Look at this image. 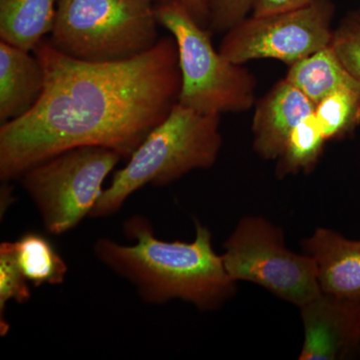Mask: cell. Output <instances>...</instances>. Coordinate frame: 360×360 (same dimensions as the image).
<instances>
[{"label": "cell", "mask_w": 360, "mask_h": 360, "mask_svg": "<svg viewBox=\"0 0 360 360\" xmlns=\"http://www.w3.org/2000/svg\"><path fill=\"white\" fill-rule=\"evenodd\" d=\"M32 52L44 68V92L30 112L0 127L2 181L79 146H103L129 158L179 103L181 72L172 35L113 63L70 58L47 37Z\"/></svg>", "instance_id": "6da1fadb"}, {"label": "cell", "mask_w": 360, "mask_h": 360, "mask_svg": "<svg viewBox=\"0 0 360 360\" xmlns=\"http://www.w3.org/2000/svg\"><path fill=\"white\" fill-rule=\"evenodd\" d=\"M124 232L134 245L99 238L94 252L101 262L129 279L146 302L181 300L212 310L236 292V283L227 274L221 255L213 250L212 232L200 222H195L193 243L160 240L148 220L139 215L125 222Z\"/></svg>", "instance_id": "7a4b0ae2"}, {"label": "cell", "mask_w": 360, "mask_h": 360, "mask_svg": "<svg viewBox=\"0 0 360 360\" xmlns=\"http://www.w3.org/2000/svg\"><path fill=\"white\" fill-rule=\"evenodd\" d=\"M222 146L220 115L175 104L144 139L122 169L113 175L89 217H108L146 184L162 186L195 169L214 165Z\"/></svg>", "instance_id": "3957f363"}, {"label": "cell", "mask_w": 360, "mask_h": 360, "mask_svg": "<svg viewBox=\"0 0 360 360\" xmlns=\"http://www.w3.org/2000/svg\"><path fill=\"white\" fill-rule=\"evenodd\" d=\"M158 25L150 0H59L47 39L78 60L113 63L153 49Z\"/></svg>", "instance_id": "277c9868"}, {"label": "cell", "mask_w": 360, "mask_h": 360, "mask_svg": "<svg viewBox=\"0 0 360 360\" xmlns=\"http://www.w3.org/2000/svg\"><path fill=\"white\" fill-rule=\"evenodd\" d=\"M156 18L174 37L179 51V103L205 113L243 112L255 104L257 80L245 65L232 63L213 47L210 30L175 0L156 4Z\"/></svg>", "instance_id": "5b68a950"}, {"label": "cell", "mask_w": 360, "mask_h": 360, "mask_svg": "<svg viewBox=\"0 0 360 360\" xmlns=\"http://www.w3.org/2000/svg\"><path fill=\"white\" fill-rule=\"evenodd\" d=\"M224 248V267L236 283L257 284L298 309L321 292L314 260L290 250L281 229L264 217L239 220Z\"/></svg>", "instance_id": "8992f818"}, {"label": "cell", "mask_w": 360, "mask_h": 360, "mask_svg": "<svg viewBox=\"0 0 360 360\" xmlns=\"http://www.w3.org/2000/svg\"><path fill=\"white\" fill-rule=\"evenodd\" d=\"M122 158L103 146H79L26 170L21 184L47 231L65 233L90 215L104 191V180Z\"/></svg>", "instance_id": "52a82bcc"}, {"label": "cell", "mask_w": 360, "mask_h": 360, "mask_svg": "<svg viewBox=\"0 0 360 360\" xmlns=\"http://www.w3.org/2000/svg\"><path fill=\"white\" fill-rule=\"evenodd\" d=\"M335 6L314 0L295 11L248 16L224 33L219 51L232 63L276 59L288 66L328 46Z\"/></svg>", "instance_id": "ba28073f"}, {"label": "cell", "mask_w": 360, "mask_h": 360, "mask_svg": "<svg viewBox=\"0 0 360 360\" xmlns=\"http://www.w3.org/2000/svg\"><path fill=\"white\" fill-rule=\"evenodd\" d=\"M304 338L300 360H345L359 354L360 307L321 292L300 307Z\"/></svg>", "instance_id": "9c48e42d"}, {"label": "cell", "mask_w": 360, "mask_h": 360, "mask_svg": "<svg viewBox=\"0 0 360 360\" xmlns=\"http://www.w3.org/2000/svg\"><path fill=\"white\" fill-rule=\"evenodd\" d=\"M302 246L314 260L322 292L360 307V239L317 227Z\"/></svg>", "instance_id": "30bf717a"}, {"label": "cell", "mask_w": 360, "mask_h": 360, "mask_svg": "<svg viewBox=\"0 0 360 360\" xmlns=\"http://www.w3.org/2000/svg\"><path fill=\"white\" fill-rule=\"evenodd\" d=\"M315 104L283 78L255 105L252 118L253 149L264 160L283 153L293 129L314 112Z\"/></svg>", "instance_id": "8fae6325"}, {"label": "cell", "mask_w": 360, "mask_h": 360, "mask_svg": "<svg viewBox=\"0 0 360 360\" xmlns=\"http://www.w3.org/2000/svg\"><path fill=\"white\" fill-rule=\"evenodd\" d=\"M44 70L30 51L0 41V122L22 117L34 108L44 89Z\"/></svg>", "instance_id": "7c38bea8"}, {"label": "cell", "mask_w": 360, "mask_h": 360, "mask_svg": "<svg viewBox=\"0 0 360 360\" xmlns=\"http://www.w3.org/2000/svg\"><path fill=\"white\" fill-rule=\"evenodd\" d=\"M59 0H0V39L33 51L51 33Z\"/></svg>", "instance_id": "4fadbf2b"}, {"label": "cell", "mask_w": 360, "mask_h": 360, "mask_svg": "<svg viewBox=\"0 0 360 360\" xmlns=\"http://www.w3.org/2000/svg\"><path fill=\"white\" fill-rule=\"evenodd\" d=\"M284 78L314 104L336 90L360 86L359 80L342 65L331 44L290 65Z\"/></svg>", "instance_id": "5bb4252c"}, {"label": "cell", "mask_w": 360, "mask_h": 360, "mask_svg": "<svg viewBox=\"0 0 360 360\" xmlns=\"http://www.w3.org/2000/svg\"><path fill=\"white\" fill-rule=\"evenodd\" d=\"M13 246L21 271L33 285H56L65 281L68 265L42 234L27 232Z\"/></svg>", "instance_id": "9a60e30c"}, {"label": "cell", "mask_w": 360, "mask_h": 360, "mask_svg": "<svg viewBox=\"0 0 360 360\" xmlns=\"http://www.w3.org/2000/svg\"><path fill=\"white\" fill-rule=\"evenodd\" d=\"M328 142L314 112L298 123L277 158L279 176L309 172L319 162Z\"/></svg>", "instance_id": "2e32d148"}, {"label": "cell", "mask_w": 360, "mask_h": 360, "mask_svg": "<svg viewBox=\"0 0 360 360\" xmlns=\"http://www.w3.org/2000/svg\"><path fill=\"white\" fill-rule=\"evenodd\" d=\"M314 115L326 141L345 139L360 124V86L328 94L315 104Z\"/></svg>", "instance_id": "e0dca14e"}, {"label": "cell", "mask_w": 360, "mask_h": 360, "mask_svg": "<svg viewBox=\"0 0 360 360\" xmlns=\"http://www.w3.org/2000/svg\"><path fill=\"white\" fill-rule=\"evenodd\" d=\"M30 281L21 271L14 251L13 243L0 245V333L6 335L9 324L4 319L7 302L23 303L30 300Z\"/></svg>", "instance_id": "ac0fdd59"}, {"label": "cell", "mask_w": 360, "mask_h": 360, "mask_svg": "<svg viewBox=\"0 0 360 360\" xmlns=\"http://www.w3.org/2000/svg\"><path fill=\"white\" fill-rule=\"evenodd\" d=\"M331 46L342 65L360 82V11H349L333 30Z\"/></svg>", "instance_id": "d6986e66"}, {"label": "cell", "mask_w": 360, "mask_h": 360, "mask_svg": "<svg viewBox=\"0 0 360 360\" xmlns=\"http://www.w3.org/2000/svg\"><path fill=\"white\" fill-rule=\"evenodd\" d=\"M255 0H206L212 33H225L248 18Z\"/></svg>", "instance_id": "ffe728a7"}, {"label": "cell", "mask_w": 360, "mask_h": 360, "mask_svg": "<svg viewBox=\"0 0 360 360\" xmlns=\"http://www.w3.org/2000/svg\"><path fill=\"white\" fill-rule=\"evenodd\" d=\"M314 0H255L252 15H266V14L283 13L295 11L309 6Z\"/></svg>", "instance_id": "44dd1931"}, {"label": "cell", "mask_w": 360, "mask_h": 360, "mask_svg": "<svg viewBox=\"0 0 360 360\" xmlns=\"http://www.w3.org/2000/svg\"><path fill=\"white\" fill-rule=\"evenodd\" d=\"M186 9L187 13L193 16V20L202 26L207 28L210 22V14H208L207 4L206 0H175Z\"/></svg>", "instance_id": "7402d4cb"}, {"label": "cell", "mask_w": 360, "mask_h": 360, "mask_svg": "<svg viewBox=\"0 0 360 360\" xmlns=\"http://www.w3.org/2000/svg\"><path fill=\"white\" fill-rule=\"evenodd\" d=\"M153 4H161V2L168 1V0H150Z\"/></svg>", "instance_id": "603a6c76"}, {"label": "cell", "mask_w": 360, "mask_h": 360, "mask_svg": "<svg viewBox=\"0 0 360 360\" xmlns=\"http://www.w3.org/2000/svg\"><path fill=\"white\" fill-rule=\"evenodd\" d=\"M357 356H359V359H360V336H359V354H357Z\"/></svg>", "instance_id": "cb8c5ba5"}]
</instances>
